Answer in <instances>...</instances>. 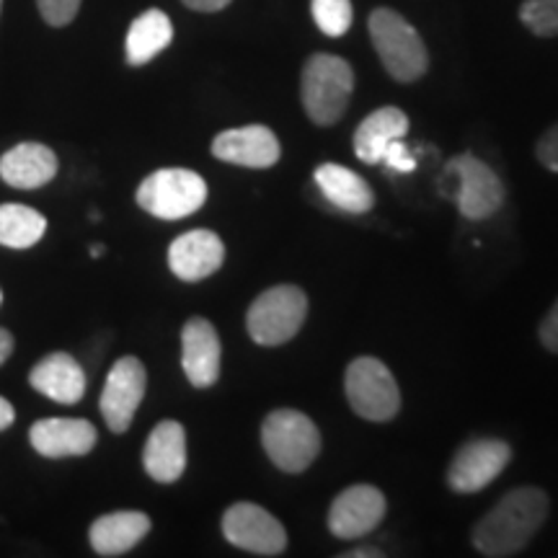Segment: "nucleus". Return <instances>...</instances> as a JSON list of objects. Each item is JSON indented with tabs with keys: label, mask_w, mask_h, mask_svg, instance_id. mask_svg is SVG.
I'll return each instance as SVG.
<instances>
[{
	"label": "nucleus",
	"mask_w": 558,
	"mask_h": 558,
	"mask_svg": "<svg viewBox=\"0 0 558 558\" xmlns=\"http://www.w3.org/2000/svg\"><path fill=\"white\" fill-rule=\"evenodd\" d=\"M173 41V24L169 13L160 9H148L130 24L128 39H124V58L128 65L143 68L156 60L160 52Z\"/></svg>",
	"instance_id": "23"
},
{
	"label": "nucleus",
	"mask_w": 558,
	"mask_h": 558,
	"mask_svg": "<svg viewBox=\"0 0 558 558\" xmlns=\"http://www.w3.org/2000/svg\"><path fill=\"white\" fill-rule=\"evenodd\" d=\"M538 339H541V344L546 347L550 354H558V300H556L554 305H550V311L546 313V318L541 320Z\"/></svg>",
	"instance_id": "30"
},
{
	"label": "nucleus",
	"mask_w": 558,
	"mask_h": 558,
	"mask_svg": "<svg viewBox=\"0 0 558 558\" xmlns=\"http://www.w3.org/2000/svg\"><path fill=\"white\" fill-rule=\"evenodd\" d=\"M320 194L331 202L333 207H339L341 213L349 215H365L375 207V194L369 190V184L354 171H349L347 166L339 163H320L313 171Z\"/></svg>",
	"instance_id": "21"
},
{
	"label": "nucleus",
	"mask_w": 558,
	"mask_h": 558,
	"mask_svg": "<svg viewBox=\"0 0 558 558\" xmlns=\"http://www.w3.org/2000/svg\"><path fill=\"white\" fill-rule=\"evenodd\" d=\"M207 202V181L190 169H160L137 186V205L158 220L190 218Z\"/></svg>",
	"instance_id": "6"
},
{
	"label": "nucleus",
	"mask_w": 558,
	"mask_h": 558,
	"mask_svg": "<svg viewBox=\"0 0 558 558\" xmlns=\"http://www.w3.org/2000/svg\"><path fill=\"white\" fill-rule=\"evenodd\" d=\"M380 163H386L390 171H399V173H411L416 169V158L411 156V150L403 145V140H393L388 145L386 153H383Z\"/></svg>",
	"instance_id": "29"
},
{
	"label": "nucleus",
	"mask_w": 558,
	"mask_h": 558,
	"mask_svg": "<svg viewBox=\"0 0 558 558\" xmlns=\"http://www.w3.org/2000/svg\"><path fill=\"white\" fill-rule=\"evenodd\" d=\"M13 418H16V411H13L11 403L0 396V432L9 429L13 424Z\"/></svg>",
	"instance_id": "32"
},
{
	"label": "nucleus",
	"mask_w": 558,
	"mask_h": 558,
	"mask_svg": "<svg viewBox=\"0 0 558 558\" xmlns=\"http://www.w3.org/2000/svg\"><path fill=\"white\" fill-rule=\"evenodd\" d=\"M367 32L390 78L399 83L424 78L429 68L427 45L399 11L375 9L367 19Z\"/></svg>",
	"instance_id": "3"
},
{
	"label": "nucleus",
	"mask_w": 558,
	"mask_h": 558,
	"mask_svg": "<svg viewBox=\"0 0 558 558\" xmlns=\"http://www.w3.org/2000/svg\"><path fill=\"white\" fill-rule=\"evenodd\" d=\"M181 3H184L186 9H192L197 13H218L222 9H228L233 0H181Z\"/></svg>",
	"instance_id": "31"
},
{
	"label": "nucleus",
	"mask_w": 558,
	"mask_h": 558,
	"mask_svg": "<svg viewBox=\"0 0 558 558\" xmlns=\"http://www.w3.org/2000/svg\"><path fill=\"white\" fill-rule=\"evenodd\" d=\"M145 473L158 484H177L186 471V432L173 418L153 427L143 450Z\"/></svg>",
	"instance_id": "17"
},
{
	"label": "nucleus",
	"mask_w": 558,
	"mask_h": 558,
	"mask_svg": "<svg viewBox=\"0 0 558 558\" xmlns=\"http://www.w3.org/2000/svg\"><path fill=\"white\" fill-rule=\"evenodd\" d=\"M0 305H3V290H0Z\"/></svg>",
	"instance_id": "36"
},
{
	"label": "nucleus",
	"mask_w": 558,
	"mask_h": 558,
	"mask_svg": "<svg viewBox=\"0 0 558 558\" xmlns=\"http://www.w3.org/2000/svg\"><path fill=\"white\" fill-rule=\"evenodd\" d=\"M0 9H3V0H0Z\"/></svg>",
	"instance_id": "37"
},
{
	"label": "nucleus",
	"mask_w": 558,
	"mask_h": 558,
	"mask_svg": "<svg viewBox=\"0 0 558 558\" xmlns=\"http://www.w3.org/2000/svg\"><path fill=\"white\" fill-rule=\"evenodd\" d=\"M226 262V246L213 230H190L169 246V267L181 282H202Z\"/></svg>",
	"instance_id": "15"
},
{
	"label": "nucleus",
	"mask_w": 558,
	"mask_h": 558,
	"mask_svg": "<svg viewBox=\"0 0 558 558\" xmlns=\"http://www.w3.org/2000/svg\"><path fill=\"white\" fill-rule=\"evenodd\" d=\"M535 158H538L543 169L558 173V122L538 137V143H535Z\"/></svg>",
	"instance_id": "28"
},
{
	"label": "nucleus",
	"mask_w": 558,
	"mask_h": 558,
	"mask_svg": "<svg viewBox=\"0 0 558 558\" xmlns=\"http://www.w3.org/2000/svg\"><path fill=\"white\" fill-rule=\"evenodd\" d=\"M58 173V156L41 143H19L0 156V179L13 190H39Z\"/></svg>",
	"instance_id": "19"
},
{
	"label": "nucleus",
	"mask_w": 558,
	"mask_h": 558,
	"mask_svg": "<svg viewBox=\"0 0 558 558\" xmlns=\"http://www.w3.org/2000/svg\"><path fill=\"white\" fill-rule=\"evenodd\" d=\"M409 132V117L399 107H383L367 114L354 132V153L362 163L378 166L383 153L393 140H403Z\"/></svg>",
	"instance_id": "22"
},
{
	"label": "nucleus",
	"mask_w": 558,
	"mask_h": 558,
	"mask_svg": "<svg viewBox=\"0 0 558 558\" xmlns=\"http://www.w3.org/2000/svg\"><path fill=\"white\" fill-rule=\"evenodd\" d=\"M101 254H104V246H90V256H94V259H99Z\"/></svg>",
	"instance_id": "35"
},
{
	"label": "nucleus",
	"mask_w": 558,
	"mask_h": 558,
	"mask_svg": "<svg viewBox=\"0 0 558 558\" xmlns=\"http://www.w3.org/2000/svg\"><path fill=\"white\" fill-rule=\"evenodd\" d=\"M520 21L535 37H558V0H522Z\"/></svg>",
	"instance_id": "26"
},
{
	"label": "nucleus",
	"mask_w": 558,
	"mask_h": 558,
	"mask_svg": "<svg viewBox=\"0 0 558 558\" xmlns=\"http://www.w3.org/2000/svg\"><path fill=\"white\" fill-rule=\"evenodd\" d=\"M222 535L230 546L254 556H279L288 548L282 522L254 501H239L222 514Z\"/></svg>",
	"instance_id": "9"
},
{
	"label": "nucleus",
	"mask_w": 558,
	"mask_h": 558,
	"mask_svg": "<svg viewBox=\"0 0 558 558\" xmlns=\"http://www.w3.org/2000/svg\"><path fill=\"white\" fill-rule=\"evenodd\" d=\"M148 390V373L137 357H120L111 365L101 390V416L114 435L130 429Z\"/></svg>",
	"instance_id": "10"
},
{
	"label": "nucleus",
	"mask_w": 558,
	"mask_h": 558,
	"mask_svg": "<svg viewBox=\"0 0 558 558\" xmlns=\"http://www.w3.org/2000/svg\"><path fill=\"white\" fill-rule=\"evenodd\" d=\"M509 460H512V448H509L505 439H471L452 458L448 469V484L458 494H476L492 484L494 478L501 476Z\"/></svg>",
	"instance_id": "11"
},
{
	"label": "nucleus",
	"mask_w": 558,
	"mask_h": 558,
	"mask_svg": "<svg viewBox=\"0 0 558 558\" xmlns=\"http://www.w3.org/2000/svg\"><path fill=\"white\" fill-rule=\"evenodd\" d=\"M47 230V218L26 205H0V246L32 248Z\"/></svg>",
	"instance_id": "24"
},
{
	"label": "nucleus",
	"mask_w": 558,
	"mask_h": 558,
	"mask_svg": "<svg viewBox=\"0 0 558 558\" xmlns=\"http://www.w3.org/2000/svg\"><path fill=\"white\" fill-rule=\"evenodd\" d=\"M308 298L295 284H277L262 292L246 313L248 337L262 347H282L303 329Z\"/></svg>",
	"instance_id": "5"
},
{
	"label": "nucleus",
	"mask_w": 558,
	"mask_h": 558,
	"mask_svg": "<svg viewBox=\"0 0 558 558\" xmlns=\"http://www.w3.org/2000/svg\"><path fill=\"white\" fill-rule=\"evenodd\" d=\"M29 383L37 393L62 407H75L86 396V373L68 352H52L39 360L29 373Z\"/></svg>",
	"instance_id": "18"
},
{
	"label": "nucleus",
	"mask_w": 558,
	"mask_h": 558,
	"mask_svg": "<svg viewBox=\"0 0 558 558\" xmlns=\"http://www.w3.org/2000/svg\"><path fill=\"white\" fill-rule=\"evenodd\" d=\"M354 94V70L339 54L318 52L305 60L300 75V99L308 120L331 128L347 114Z\"/></svg>",
	"instance_id": "2"
},
{
	"label": "nucleus",
	"mask_w": 558,
	"mask_h": 558,
	"mask_svg": "<svg viewBox=\"0 0 558 558\" xmlns=\"http://www.w3.org/2000/svg\"><path fill=\"white\" fill-rule=\"evenodd\" d=\"M262 445L279 471L303 473L318 458L320 432L303 411L277 409L264 418Z\"/></svg>",
	"instance_id": "4"
},
{
	"label": "nucleus",
	"mask_w": 558,
	"mask_h": 558,
	"mask_svg": "<svg viewBox=\"0 0 558 558\" xmlns=\"http://www.w3.org/2000/svg\"><path fill=\"white\" fill-rule=\"evenodd\" d=\"M81 3L83 0H37V9L47 24L60 29V26H68L70 21L78 16Z\"/></svg>",
	"instance_id": "27"
},
{
	"label": "nucleus",
	"mask_w": 558,
	"mask_h": 558,
	"mask_svg": "<svg viewBox=\"0 0 558 558\" xmlns=\"http://www.w3.org/2000/svg\"><path fill=\"white\" fill-rule=\"evenodd\" d=\"M380 558L383 550L380 548H357V550H347L344 558Z\"/></svg>",
	"instance_id": "34"
},
{
	"label": "nucleus",
	"mask_w": 558,
	"mask_h": 558,
	"mask_svg": "<svg viewBox=\"0 0 558 558\" xmlns=\"http://www.w3.org/2000/svg\"><path fill=\"white\" fill-rule=\"evenodd\" d=\"M220 337L207 318H190L181 329V367L194 388H209L220 378Z\"/></svg>",
	"instance_id": "14"
},
{
	"label": "nucleus",
	"mask_w": 558,
	"mask_h": 558,
	"mask_svg": "<svg viewBox=\"0 0 558 558\" xmlns=\"http://www.w3.org/2000/svg\"><path fill=\"white\" fill-rule=\"evenodd\" d=\"M313 21L326 37H344L352 26V0H311Z\"/></svg>",
	"instance_id": "25"
},
{
	"label": "nucleus",
	"mask_w": 558,
	"mask_h": 558,
	"mask_svg": "<svg viewBox=\"0 0 558 558\" xmlns=\"http://www.w3.org/2000/svg\"><path fill=\"white\" fill-rule=\"evenodd\" d=\"M213 156L222 163L243 166V169H271L282 156L275 132L264 124L222 130L213 140Z\"/></svg>",
	"instance_id": "13"
},
{
	"label": "nucleus",
	"mask_w": 558,
	"mask_h": 558,
	"mask_svg": "<svg viewBox=\"0 0 558 558\" xmlns=\"http://www.w3.org/2000/svg\"><path fill=\"white\" fill-rule=\"evenodd\" d=\"M386 497L380 488L354 484L344 488L329 509V530L341 541H357L373 533L386 518Z\"/></svg>",
	"instance_id": "12"
},
{
	"label": "nucleus",
	"mask_w": 558,
	"mask_h": 558,
	"mask_svg": "<svg viewBox=\"0 0 558 558\" xmlns=\"http://www.w3.org/2000/svg\"><path fill=\"white\" fill-rule=\"evenodd\" d=\"M344 390L354 414L367 422H390L401 411L399 383L375 357H357L349 362Z\"/></svg>",
	"instance_id": "7"
},
{
	"label": "nucleus",
	"mask_w": 558,
	"mask_h": 558,
	"mask_svg": "<svg viewBox=\"0 0 558 558\" xmlns=\"http://www.w3.org/2000/svg\"><path fill=\"white\" fill-rule=\"evenodd\" d=\"M150 533V518L135 509L109 512L90 525V548L99 556H124Z\"/></svg>",
	"instance_id": "20"
},
{
	"label": "nucleus",
	"mask_w": 558,
	"mask_h": 558,
	"mask_svg": "<svg viewBox=\"0 0 558 558\" xmlns=\"http://www.w3.org/2000/svg\"><path fill=\"white\" fill-rule=\"evenodd\" d=\"M11 352H13V337H11V331L0 329V365H5V360L11 357Z\"/></svg>",
	"instance_id": "33"
},
{
	"label": "nucleus",
	"mask_w": 558,
	"mask_h": 558,
	"mask_svg": "<svg viewBox=\"0 0 558 558\" xmlns=\"http://www.w3.org/2000/svg\"><path fill=\"white\" fill-rule=\"evenodd\" d=\"M32 448L39 456L60 460V458H81L96 448V427L86 418H39L29 429Z\"/></svg>",
	"instance_id": "16"
},
{
	"label": "nucleus",
	"mask_w": 558,
	"mask_h": 558,
	"mask_svg": "<svg viewBox=\"0 0 558 558\" xmlns=\"http://www.w3.org/2000/svg\"><path fill=\"white\" fill-rule=\"evenodd\" d=\"M550 499L538 486H518L473 527V546L481 556H518L548 520Z\"/></svg>",
	"instance_id": "1"
},
{
	"label": "nucleus",
	"mask_w": 558,
	"mask_h": 558,
	"mask_svg": "<svg viewBox=\"0 0 558 558\" xmlns=\"http://www.w3.org/2000/svg\"><path fill=\"white\" fill-rule=\"evenodd\" d=\"M445 173L456 181L458 190L452 197L463 218L486 220L505 205V184L497 171L471 153L448 160Z\"/></svg>",
	"instance_id": "8"
}]
</instances>
